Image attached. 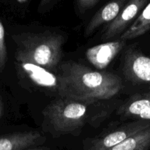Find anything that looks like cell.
<instances>
[{"instance_id": "obj_17", "label": "cell", "mask_w": 150, "mask_h": 150, "mask_svg": "<svg viewBox=\"0 0 150 150\" xmlns=\"http://www.w3.org/2000/svg\"><path fill=\"white\" fill-rule=\"evenodd\" d=\"M3 113H4V103H3L2 98L0 95V119L2 117Z\"/></svg>"}, {"instance_id": "obj_2", "label": "cell", "mask_w": 150, "mask_h": 150, "mask_svg": "<svg viewBox=\"0 0 150 150\" xmlns=\"http://www.w3.org/2000/svg\"><path fill=\"white\" fill-rule=\"evenodd\" d=\"M95 101L59 97L42 111V128L54 138L67 134L76 136L84 126L90 107Z\"/></svg>"}, {"instance_id": "obj_8", "label": "cell", "mask_w": 150, "mask_h": 150, "mask_svg": "<svg viewBox=\"0 0 150 150\" xmlns=\"http://www.w3.org/2000/svg\"><path fill=\"white\" fill-rule=\"evenodd\" d=\"M126 45L122 39L104 42L89 48L86 51L88 61L98 70L105 69Z\"/></svg>"}, {"instance_id": "obj_9", "label": "cell", "mask_w": 150, "mask_h": 150, "mask_svg": "<svg viewBox=\"0 0 150 150\" xmlns=\"http://www.w3.org/2000/svg\"><path fill=\"white\" fill-rule=\"evenodd\" d=\"M122 118L150 121V91L132 95L118 109Z\"/></svg>"}, {"instance_id": "obj_14", "label": "cell", "mask_w": 150, "mask_h": 150, "mask_svg": "<svg viewBox=\"0 0 150 150\" xmlns=\"http://www.w3.org/2000/svg\"><path fill=\"white\" fill-rule=\"evenodd\" d=\"M7 62V51L5 42V32L0 21V73L4 70Z\"/></svg>"}, {"instance_id": "obj_7", "label": "cell", "mask_w": 150, "mask_h": 150, "mask_svg": "<svg viewBox=\"0 0 150 150\" xmlns=\"http://www.w3.org/2000/svg\"><path fill=\"white\" fill-rule=\"evenodd\" d=\"M147 4L146 0H130L126 3L116 18L104 28L101 37L102 40H107L122 35L133 24Z\"/></svg>"}, {"instance_id": "obj_13", "label": "cell", "mask_w": 150, "mask_h": 150, "mask_svg": "<svg viewBox=\"0 0 150 150\" xmlns=\"http://www.w3.org/2000/svg\"><path fill=\"white\" fill-rule=\"evenodd\" d=\"M149 148L150 127L108 150H148Z\"/></svg>"}, {"instance_id": "obj_5", "label": "cell", "mask_w": 150, "mask_h": 150, "mask_svg": "<svg viewBox=\"0 0 150 150\" xmlns=\"http://www.w3.org/2000/svg\"><path fill=\"white\" fill-rule=\"evenodd\" d=\"M149 127V122L141 120L124 123L102 136L85 139L83 150H108Z\"/></svg>"}, {"instance_id": "obj_6", "label": "cell", "mask_w": 150, "mask_h": 150, "mask_svg": "<svg viewBox=\"0 0 150 150\" xmlns=\"http://www.w3.org/2000/svg\"><path fill=\"white\" fill-rule=\"evenodd\" d=\"M123 74L136 85H150V57L138 48L131 47L125 51Z\"/></svg>"}, {"instance_id": "obj_1", "label": "cell", "mask_w": 150, "mask_h": 150, "mask_svg": "<svg viewBox=\"0 0 150 150\" xmlns=\"http://www.w3.org/2000/svg\"><path fill=\"white\" fill-rule=\"evenodd\" d=\"M63 82V97L97 101L108 100L122 89L120 76L114 73L96 71L82 64L66 62L59 65Z\"/></svg>"}, {"instance_id": "obj_16", "label": "cell", "mask_w": 150, "mask_h": 150, "mask_svg": "<svg viewBox=\"0 0 150 150\" xmlns=\"http://www.w3.org/2000/svg\"><path fill=\"white\" fill-rule=\"evenodd\" d=\"M58 1L57 0H44L42 1L38 7V12L40 13H45V11L51 10L55 4H57Z\"/></svg>"}, {"instance_id": "obj_15", "label": "cell", "mask_w": 150, "mask_h": 150, "mask_svg": "<svg viewBox=\"0 0 150 150\" xmlns=\"http://www.w3.org/2000/svg\"><path fill=\"white\" fill-rule=\"evenodd\" d=\"M99 2L100 0H78L76 4L80 13L83 14L87 10L95 7Z\"/></svg>"}, {"instance_id": "obj_3", "label": "cell", "mask_w": 150, "mask_h": 150, "mask_svg": "<svg viewBox=\"0 0 150 150\" xmlns=\"http://www.w3.org/2000/svg\"><path fill=\"white\" fill-rule=\"evenodd\" d=\"M16 44L15 59H21L54 72L62 58L64 38L56 32H23L12 36Z\"/></svg>"}, {"instance_id": "obj_4", "label": "cell", "mask_w": 150, "mask_h": 150, "mask_svg": "<svg viewBox=\"0 0 150 150\" xmlns=\"http://www.w3.org/2000/svg\"><path fill=\"white\" fill-rule=\"evenodd\" d=\"M15 67L21 85L29 90L48 96L63 97V82L59 73L21 59H15Z\"/></svg>"}, {"instance_id": "obj_10", "label": "cell", "mask_w": 150, "mask_h": 150, "mask_svg": "<svg viewBox=\"0 0 150 150\" xmlns=\"http://www.w3.org/2000/svg\"><path fill=\"white\" fill-rule=\"evenodd\" d=\"M45 137L38 131L16 132L0 136V150H24L38 146Z\"/></svg>"}, {"instance_id": "obj_12", "label": "cell", "mask_w": 150, "mask_h": 150, "mask_svg": "<svg viewBox=\"0 0 150 150\" xmlns=\"http://www.w3.org/2000/svg\"><path fill=\"white\" fill-rule=\"evenodd\" d=\"M150 30V2L142 10L133 24L121 35L125 41L140 37Z\"/></svg>"}, {"instance_id": "obj_11", "label": "cell", "mask_w": 150, "mask_h": 150, "mask_svg": "<svg viewBox=\"0 0 150 150\" xmlns=\"http://www.w3.org/2000/svg\"><path fill=\"white\" fill-rule=\"evenodd\" d=\"M125 0H118L107 3L92 17L85 29L84 35L89 37L102 25L111 23L116 18L126 4Z\"/></svg>"}, {"instance_id": "obj_18", "label": "cell", "mask_w": 150, "mask_h": 150, "mask_svg": "<svg viewBox=\"0 0 150 150\" xmlns=\"http://www.w3.org/2000/svg\"><path fill=\"white\" fill-rule=\"evenodd\" d=\"M24 150H50L47 147H32L29 148V149H26Z\"/></svg>"}]
</instances>
